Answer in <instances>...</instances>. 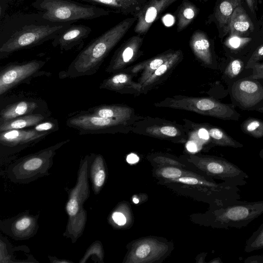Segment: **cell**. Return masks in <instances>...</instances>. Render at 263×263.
<instances>
[{
    "instance_id": "cell-1",
    "label": "cell",
    "mask_w": 263,
    "mask_h": 263,
    "mask_svg": "<svg viewBox=\"0 0 263 263\" xmlns=\"http://www.w3.org/2000/svg\"><path fill=\"white\" fill-rule=\"evenodd\" d=\"M72 23L52 22L37 12L4 15L0 23V60L17 51L52 41Z\"/></svg>"
},
{
    "instance_id": "cell-2",
    "label": "cell",
    "mask_w": 263,
    "mask_h": 263,
    "mask_svg": "<svg viewBox=\"0 0 263 263\" xmlns=\"http://www.w3.org/2000/svg\"><path fill=\"white\" fill-rule=\"evenodd\" d=\"M137 20L135 15L125 18L91 41L78 54L68 68L59 73L60 78L89 76L97 73L105 58Z\"/></svg>"
},
{
    "instance_id": "cell-3",
    "label": "cell",
    "mask_w": 263,
    "mask_h": 263,
    "mask_svg": "<svg viewBox=\"0 0 263 263\" xmlns=\"http://www.w3.org/2000/svg\"><path fill=\"white\" fill-rule=\"evenodd\" d=\"M90 155L80 160L77 182L72 188L67 190L68 199L65 210L68 218L63 235L75 243L83 235L87 222V211L84 203L90 196L88 183V165Z\"/></svg>"
},
{
    "instance_id": "cell-4",
    "label": "cell",
    "mask_w": 263,
    "mask_h": 263,
    "mask_svg": "<svg viewBox=\"0 0 263 263\" xmlns=\"http://www.w3.org/2000/svg\"><path fill=\"white\" fill-rule=\"evenodd\" d=\"M32 6L43 18L52 22L74 23L109 14L110 10L72 0H35Z\"/></svg>"
},
{
    "instance_id": "cell-5",
    "label": "cell",
    "mask_w": 263,
    "mask_h": 263,
    "mask_svg": "<svg viewBox=\"0 0 263 263\" xmlns=\"http://www.w3.org/2000/svg\"><path fill=\"white\" fill-rule=\"evenodd\" d=\"M69 141H61L16 160L6 170L7 178L14 183L27 184L48 176L57 151Z\"/></svg>"
},
{
    "instance_id": "cell-6",
    "label": "cell",
    "mask_w": 263,
    "mask_h": 263,
    "mask_svg": "<svg viewBox=\"0 0 263 263\" xmlns=\"http://www.w3.org/2000/svg\"><path fill=\"white\" fill-rule=\"evenodd\" d=\"M154 105L191 111L223 120L238 121L240 118L233 104L221 103L211 98L176 96L166 98Z\"/></svg>"
},
{
    "instance_id": "cell-7",
    "label": "cell",
    "mask_w": 263,
    "mask_h": 263,
    "mask_svg": "<svg viewBox=\"0 0 263 263\" xmlns=\"http://www.w3.org/2000/svg\"><path fill=\"white\" fill-rule=\"evenodd\" d=\"M263 214V200L253 202L239 200L218 208L213 214V223L220 228H241Z\"/></svg>"
},
{
    "instance_id": "cell-8",
    "label": "cell",
    "mask_w": 263,
    "mask_h": 263,
    "mask_svg": "<svg viewBox=\"0 0 263 263\" xmlns=\"http://www.w3.org/2000/svg\"><path fill=\"white\" fill-rule=\"evenodd\" d=\"M137 121L101 117L87 110L69 117L66 125L78 130L79 135L126 133Z\"/></svg>"
},
{
    "instance_id": "cell-9",
    "label": "cell",
    "mask_w": 263,
    "mask_h": 263,
    "mask_svg": "<svg viewBox=\"0 0 263 263\" xmlns=\"http://www.w3.org/2000/svg\"><path fill=\"white\" fill-rule=\"evenodd\" d=\"M197 167L210 176L236 186L247 184L248 175L227 159L215 156L191 158Z\"/></svg>"
},
{
    "instance_id": "cell-10",
    "label": "cell",
    "mask_w": 263,
    "mask_h": 263,
    "mask_svg": "<svg viewBox=\"0 0 263 263\" xmlns=\"http://www.w3.org/2000/svg\"><path fill=\"white\" fill-rule=\"evenodd\" d=\"M45 63L44 61L33 60L6 65L0 72V95L19 84L28 83L35 77L46 74V71L41 70Z\"/></svg>"
},
{
    "instance_id": "cell-11",
    "label": "cell",
    "mask_w": 263,
    "mask_h": 263,
    "mask_svg": "<svg viewBox=\"0 0 263 263\" xmlns=\"http://www.w3.org/2000/svg\"><path fill=\"white\" fill-rule=\"evenodd\" d=\"M50 132L31 129H10L0 132L1 160L33 145L44 139Z\"/></svg>"
},
{
    "instance_id": "cell-12",
    "label": "cell",
    "mask_w": 263,
    "mask_h": 263,
    "mask_svg": "<svg viewBox=\"0 0 263 263\" xmlns=\"http://www.w3.org/2000/svg\"><path fill=\"white\" fill-rule=\"evenodd\" d=\"M132 130L135 133L157 138L185 140L186 135L182 127L159 118H144L139 120L134 123Z\"/></svg>"
},
{
    "instance_id": "cell-13",
    "label": "cell",
    "mask_w": 263,
    "mask_h": 263,
    "mask_svg": "<svg viewBox=\"0 0 263 263\" xmlns=\"http://www.w3.org/2000/svg\"><path fill=\"white\" fill-rule=\"evenodd\" d=\"M39 215L31 214L27 210L12 217L1 220L0 229L15 240L30 239L35 236L39 228Z\"/></svg>"
},
{
    "instance_id": "cell-14",
    "label": "cell",
    "mask_w": 263,
    "mask_h": 263,
    "mask_svg": "<svg viewBox=\"0 0 263 263\" xmlns=\"http://www.w3.org/2000/svg\"><path fill=\"white\" fill-rule=\"evenodd\" d=\"M231 96L241 108L251 109L263 100V86L256 80L241 79L233 84Z\"/></svg>"
},
{
    "instance_id": "cell-15",
    "label": "cell",
    "mask_w": 263,
    "mask_h": 263,
    "mask_svg": "<svg viewBox=\"0 0 263 263\" xmlns=\"http://www.w3.org/2000/svg\"><path fill=\"white\" fill-rule=\"evenodd\" d=\"M143 41V37L138 34L124 42L115 52L105 71L115 73L122 71L141 53Z\"/></svg>"
},
{
    "instance_id": "cell-16",
    "label": "cell",
    "mask_w": 263,
    "mask_h": 263,
    "mask_svg": "<svg viewBox=\"0 0 263 263\" xmlns=\"http://www.w3.org/2000/svg\"><path fill=\"white\" fill-rule=\"evenodd\" d=\"M168 249L167 246L155 239L138 241L132 247L126 262H153L160 258Z\"/></svg>"
},
{
    "instance_id": "cell-17",
    "label": "cell",
    "mask_w": 263,
    "mask_h": 263,
    "mask_svg": "<svg viewBox=\"0 0 263 263\" xmlns=\"http://www.w3.org/2000/svg\"><path fill=\"white\" fill-rule=\"evenodd\" d=\"M89 26L84 25H71L58 34L51 42L53 47H59L61 51L72 49L84 42L91 33Z\"/></svg>"
},
{
    "instance_id": "cell-18",
    "label": "cell",
    "mask_w": 263,
    "mask_h": 263,
    "mask_svg": "<svg viewBox=\"0 0 263 263\" xmlns=\"http://www.w3.org/2000/svg\"><path fill=\"white\" fill-rule=\"evenodd\" d=\"M161 0H149L143 5L141 9L135 14L137 17L134 31L139 35L147 33L152 25L161 12Z\"/></svg>"
},
{
    "instance_id": "cell-19",
    "label": "cell",
    "mask_w": 263,
    "mask_h": 263,
    "mask_svg": "<svg viewBox=\"0 0 263 263\" xmlns=\"http://www.w3.org/2000/svg\"><path fill=\"white\" fill-rule=\"evenodd\" d=\"M133 76L125 72H118L104 80L99 86L100 89L126 93L129 90L141 92V86L139 82L133 80Z\"/></svg>"
},
{
    "instance_id": "cell-20",
    "label": "cell",
    "mask_w": 263,
    "mask_h": 263,
    "mask_svg": "<svg viewBox=\"0 0 263 263\" xmlns=\"http://www.w3.org/2000/svg\"><path fill=\"white\" fill-rule=\"evenodd\" d=\"M87 111L99 117L125 121L139 120L144 118L136 117L134 109L126 105H102L90 108Z\"/></svg>"
},
{
    "instance_id": "cell-21",
    "label": "cell",
    "mask_w": 263,
    "mask_h": 263,
    "mask_svg": "<svg viewBox=\"0 0 263 263\" xmlns=\"http://www.w3.org/2000/svg\"><path fill=\"white\" fill-rule=\"evenodd\" d=\"M90 178L94 194L101 191L107 177L106 166L103 157L100 154H90L88 165Z\"/></svg>"
},
{
    "instance_id": "cell-22",
    "label": "cell",
    "mask_w": 263,
    "mask_h": 263,
    "mask_svg": "<svg viewBox=\"0 0 263 263\" xmlns=\"http://www.w3.org/2000/svg\"><path fill=\"white\" fill-rule=\"evenodd\" d=\"M190 45L194 55L202 63L206 65L213 64L210 43L204 32L195 31L190 39Z\"/></svg>"
},
{
    "instance_id": "cell-23",
    "label": "cell",
    "mask_w": 263,
    "mask_h": 263,
    "mask_svg": "<svg viewBox=\"0 0 263 263\" xmlns=\"http://www.w3.org/2000/svg\"><path fill=\"white\" fill-rule=\"evenodd\" d=\"M175 51L170 50L148 60L140 63L131 69L130 72L135 73L142 70L138 81L141 86L158 67L173 55Z\"/></svg>"
},
{
    "instance_id": "cell-24",
    "label": "cell",
    "mask_w": 263,
    "mask_h": 263,
    "mask_svg": "<svg viewBox=\"0 0 263 263\" xmlns=\"http://www.w3.org/2000/svg\"><path fill=\"white\" fill-rule=\"evenodd\" d=\"M39 108V104L33 100L19 101L9 104L0 112V122L22 116L33 114Z\"/></svg>"
},
{
    "instance_id": "cell-25",
    "label": "cell",
    "mask_w": 263,
    "mask_h": 263,
    "mask_svg": "<svg viewBox=\"0 0 263 263\" xmlns=\"http://www.w3.org/2000/svg\"><path fill=\"white\" fill-rule=\"evenodd\" d=\"M253 24L241 5L234 10L230 19L229 31L231 34L242 35L254 30Z\"/></svg>"
},
{
    "instance_id": "cell-26",
    "label": "cell",
    "mask_w": 263,
    "mask_h": 263,
    "mask_svg": "<svg viewBox=\"0 0 263 263\" xmlns=\"http://www.w3.org/2000/svg\"><path fill=\"white\" fill-rule=\"evenodd\" d=\"M83 2L102 5L115 12L125 14L135 15L142 6L139 0H80Z\"/></svg>"
},
{
    "instance_id": "cell-27",
    "label": "cell",
    "mask_w": 263,
    "mask_h": 263,
    "mask_svg": "<svg viewBox=\"0 0 263 263\" xmlns=\"http://www.w3.org/2000/svg\"><path fill=\"white\" fill-rule=\"evenodd\" d=\"M46 119L41 114L35 113L22 116L12 119L0 122V132L10 129H24L34 126Z\"/></svg>"
},
{
    "instance_id": "cell-28",
    "label": "cell",
    "mask_w": 263,
    "mask_h": 263,
    "mask_svg": "<svg viewBox=\"0 0 263 263\" xmlns=\"http://www.w3.org/2000/svg\"><path fill=\"white\" fill-rule=\"evenodd\" d=\"M241 0H223L217 6L215 17L220 28L224 32L229 30V25L232 15L235 8L241 5Z\"/></svg>"
},
{
    "instance_id": "cell-29",
    "label": "cell",
    "mask_w": 263,
    "mask_h": 263,
    "mask_svg": "<svg viewBox=\"0 0 263 263\" xmlns=\"http://www.w3.org/2000/svg\"><path fill=\"white\" fill-rule=\"evenodd\" d=\"M182 58V51L180 50H176L173 55L158 67L141 85V91L142 90L146 89L158 81L165 73L179 63Z\"/></svg>"
},
{
    "instance_id": "cell-30",
    "label": "cell",
    "mask_w": 263,
    "mask_h": 263,
    "mask_svg": "<svg viewBox=\"0 0 263 263\" xmlns=\"http://www.w3.org/2000/svg\"><path fill=\"white\" fill-rule=\"evenodd\" d=\"M198 13L196 6L193 3L184 1L177 13V30L179 32L187 27L195 18Z\"/></svg>"
},
{
    "instance_id": "cell-31",
    "label": "cell",
    "mask_w": 263,
    "mask_h": 263,
    "mask_svg": "<svg viewBox=\"0 0 263 263\" xmlns=\"http://www.w3.org/2000/svg\"><path fill=\"white\" fill-rule=\"evenodd\" d=\"M207 130L212 142L217 145L233 148H241L243 146L242 144L235 140L220 128L211 126Z\"/></svg>"
},
{
    "instance_id": "cell-32",
    "label": "cell",
    "mask_w": 263,
    "mask_h": 263,
    "mask_svg": "<svg viewBox=\"0 0 263 263\" xmlns=\"http://www.w3.org/2000/svg\"><path fill=\"white\" fill-rule=\"evenodd\" d=\"M241 130L256 139L263 137V120L256 118H249L240 125Z\"/></svg>"
},
{
    "instance_id": "cell-33",
    "label": "cell",
    "mask_w": 263,
    "mask_h": 263,
    "mask_svg": "<svg viewBox=\"0 0 263 263\" xmlns=\"http://www.w3.org/2000/svg\"><path fill=\"white\" fill-rule=\"evenodd\" d=\"M104 257L103 245L100 241L96 240L88 248L79 262L85 263L90 258L95 262L103 263Z\"/></svg>"
},
{
    "instance_id": "cell-34",
    "label": "cell",
    "mask_w": 263,
    "mask_h": 263,
    "mask_svg": "<svg viewBox=\"0 0 263 263\" xmlns=\"http://www.w3.org/2000/svg\"><path fill=\"white\" fill-rule=\"evenodd\" d=\"M263 248V223L246 241L244 251L250 253Z\"/></svg>"
},
{
    "instance_id": "cell-35",
    "label": "cell",
    "mask_w": 263,
    "mask_h": 263,
    "mask_svg": "<svg viewBox=\"0 0 263 263\" xmlns=\"http://www.w3.org/2000/svg\"><path fill=\"white\" fill-rule=\"evenodd\" d=\"M158 174L162 177L168 179H175L181 177L194 176L196 175L191 173H187L182 170L174 166L163 167L158 170Z\"/></svg>"
},
{
    "instance_id": "cell-36",
    "label": "cell",
    "mask_w": 263,
    "mask_h": 263,
    "mask_svg": "<svg viewBox=\"0 0 263 263\" xmlns=\"http://www.w3.org/2000/svg\"><path fill=\"white\" fill-rule=\"evenodd\" d=\"M243 66V62L241 60H232L226 67L224 73L229 79H234L242 71Z\"/></svg>"
},
{
    "instance_id": "cell-37",
    "label": "cell",
    "mask_w": 263,
    "mask_h": 263,
    "mask_svg": "<svg viewBox=\"0 0 263 263\" xmlns=\"http://www.w3.org/2000/svg\"><path fill=\"white\" fill-rule=\"evenodd\" d=\"M251 38L241 37L240 35L231 34L226 41V45L232 49H237L249 42Z\"/></svg>"
},
{
    "instance_id": "cell-38",
    "label": "cell",
    "mask_w": 263,
    "mask_h": 263,
    "mask_svg": "<svg viewBox=\"0 0 263 263\" xmlns=\"http://www.w3.org/2000/svg\"><path fill=\"white\" fill-rule=\"evenodd\" d=\"M33 129L39 132H50L52 133L58 130V121H42L38 123L33 128Z\"/></svg>"
},
{
    "instance_id": "cell-39",
    "label": "cell",
    "mask_w": 263,
    "mask_h": 263,
    "mask_svg": "<svg viewBox=\"0 0 263 263\" xmlns=\"http://www.w3.org/2000/svg\"><path fill=\"white\" fill-rule=\"evenodd\" d=\"M263 59V45L259 46L252 53L250 58L248 60L246 69L251 68V67L255 63L258 62Z\"/></svg>"
},
{
    "instance_id": "cell-40",
    "label": "cell",
    "mask_w": 263,
    "mask_h": 263,
    "mask_svg": "<svg viewBox=\"0 0 263 263\" xmlns=\"http://www.w3.org/2000/svg\"><path fill=\"white\" fill-rule=\"evenodd\" d=\"M251 68L252 69V73L249 78L256 80L263 79V62L255 63Z\"/></svg>"
},
{
    "instance_id": "cell-41",
    "label": "cell",
    "mask_w": 263,
    "mask_h": 263,
    "mask_svg": "<svg viewBox=\"0 0 263 263\" xmlns=\"http://www.w3.org/2000/svg\"><path fill=\"white\" fill-rule=\"evenodd\" d=\"M111 218L115 223L120 226L124 225L126 222L125 216L122 212L118 211L112 213Z\"/></svg>"
},
{
    "instance_id": "cell-42",
    "label": "cell",
    "mask_w": 263,
    "mask_h": 263,
    "mask_svg": "<svg viewBox=\"0 0 263 263\" xmlns=\"http://www.w3.org/2000/svg\"><path fill=\"white\" fill-rule=\"evenodd\" d=\"M154 160L160 164H164L172 165L182 166L183 165L175 160L164 156H158L155 158Z\"/></svg>"
},
{
    "instance_id": "cell-43",
    "label": "cell",
    "mask_w": 263,
    "mask_h": 263,
    "mask_svg": "<svg viewBox=\"0 0 263 263\" xmlns=\"http://www.w3.org/2000/svg\"><path fill=\"white\" fill-rule=\"evenodd\" d=\"M246 263H263V254L249 256L244 260Z\"/></svg>"
},
{
    "instance_id": "cell-44",
    "label": "cell",
    "mask_w": 263,
    "mask_h": 263,
    "mask_svg": "<svg viewBox=\"0 0 263 263\" xmlns=\"http://www.w3.org/2000/svg\"><path fill=\"white\" fill-rule=\"evenodd\" d=\"M48 257L50 263H73V262L65 259H59L55 256L48 255Z\"/></svg>"
},
{
    "instance_id": "cell-45",
    "label": "cell",
    "mask_w": 263,
    "mask_h": 263,
    "mask_svg": "<svg viewBox=\"0 0 263 263\" xmlns=\"http://www.w3.org/2000/svg\"><path fill=\"white\" fill-rule=\"evenodd\" d=\"M139 157L135 154L128 155L126 158L127 162L129 164H134L139 161Z\"/></svg>"
},
{
    "instance_id": "cell-46",
    "label": "cell",
    "mask_w": 263,
    "mask_h": 263,
    "mask_svg": "<svg viewBox=\"0 0 263 263\" xmlns=\"http://www.w3.org/2000/svg\"><path fill=\"white\" fill-rule=\"evenodd\" d=\"M187 149L191 152H195L197 151V146L193 141H189L186 144Z\"/></svg>"
},
{
    "instance_id": "cell-47",
    "label": "cell",
    "mask_w": 263,
    "mask_h": 263,
    "mask_svg": "<svg viewBox=\"0 0 263 263\" xmlns=\"http://www.w3.org/2000/svg\"><path fill=\"white\" fill-rule=\"evenodd\" d=\"M162 4L161 12L166 9L167 7L171 5L172 3L177 0H161Z\"/></svg>"
},
{
    "instance_id": "cell-48",
    "label": "cell",
    "mask_w": 263,
    "mask_h": 263,
    "mask_svg": "<svg viewBox=\"0 0 263 263\" xmlns=\"http://www.w3.org/2000/svg\"><path fill=\"white\" fill-rule=\"evenodd\" d=\"M199 136L200 138H202L205 140H207L209 137V133L207 130L205 129H201L199 131Z\"/></svg>"
},
{
    "instance_id": "cell-49",
    "label": "cell",
    "mask_w": 263,
    "mask_h": 263,
    "mask_svg": "<svg viewBox=\"0 0 263 263\" xmlns=\"http://www.w3.org/2000/svg\"><path fill=\"white\" fill-rule=\"evenodd\" d=\"M246 1L250 10L252 13H254V0H246Z\"/></svg>"
},
{
    "instance_id": "cell-50",
    "label": "cell",
    "mask_w": 263,
    "mask_h": 263,
    "mask_svg": "<svg viewBox=\"0 0 263 263\" xmlns=\"http://www.w3.org/2000/svg\"><path fill=\"white\" fill-rule=\"evenodd\" d=\"M210 262H213V263H214V262H216V263H221V262H222L221 259L220 258H215L214 259H213V260L211 261Z\"/></svg>"
},
{
    "instance_id": "cell-51",
    "label": "cell",
    "mask_w": 263,
    "mask_h": 263,
    "mask_svg": "<svg viewBox=\"0 0 263 263\" xmlns=\"http://www.w3.org/2000/svg\"><path fill=\"white\" fill-rule=\"evenodd\" d=\"M259 156L263 160V148L260 151L259 153Z\"/></svg>"
},
{
    "instance_id": "cell-52",
    "label": "cell",
    "mask_w": 263,
    "mask_h": 263,
    "mask_svg": "<svg viewBox=\"0 0 263 263\" xmlns=\"http://www.w3.org/2000/svg\"><path fill=\"white\" fill-rule=\"evenodd\" d=\"M256 110H257L261 113H263V106H261L260 107L257 108L256 109Z\"/></svg>"
},
{
    "instance_id": "cell-53",
    "label": "cell",
    "mask_w": 263,
    "mask_h": 263,
    "mask_svg": "<svg viewBox=\"0 0 263 263\" xmlns=\"http://www.w3.org/2000/svg\"><path fill=\"white\" fill-rule=\"evenodd\" d=\"M133 202L135 203H138L139 202V199L137 198H133Z\"/></svg>"
},
{
    "instance_id": "cell-54",
    "label": "cell",
    "mask_w": 263,
    "mask_h": 263,
    "mask_svg": "<svg viewBox=\"0 0 263 263\" xmlns=\"http://www.w3.org/2000/svg\"><path fill=\"white\" fill-rule=\"evenodd\" d=\"M204 1H207V0H204Z\"/></svg>"
}]
</instances>
